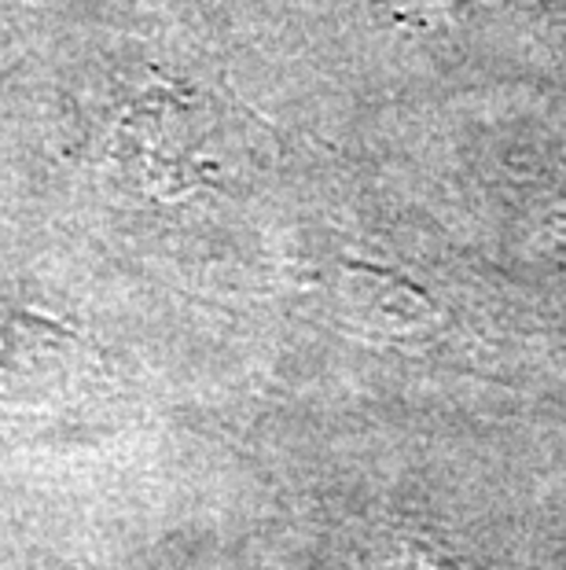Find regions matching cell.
I'll use <instances>...</instances> for the list:
<instances>
[{
  "label": "cell",
  "mask_w": 566,
  "mask_h": 570,
  "mask_svg": "<svg viewBox=\"0 0 566 570\" xmlns=\"http://www.w3.org/2000/svg\"><path fill=\"white\" fill-rule=\"evenodd\" d=\"M59 335L63 332L52 321L33 317V313L19 309L16 302L0 295V372L19 368L38 350L52 346Z\"/></svg>",
  "instance_id": "cell-1"
},
{
  "label": "cell",
  "mask_w": 566,
  "mask_h": 570,
  "mask_svg": "<svg viewBox=\"0 0 566 570\" xmlns=\"http://www.w3.org/2000/svg\"><path fill=\"white\" fill-rule=\"evenodd\" d=\"M416 570H460V567H456L453 556H441V552L419 549V552H416Z\"/></svg>",
  "instance_id": "cell-2"
}]
</instances>
